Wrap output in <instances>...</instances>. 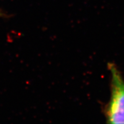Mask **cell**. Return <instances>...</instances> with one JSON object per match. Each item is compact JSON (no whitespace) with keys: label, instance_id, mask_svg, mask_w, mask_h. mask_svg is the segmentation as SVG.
Here are the masks:
<instances>
[{"label":"cell","instance_id":"cell-1","mask_svg":"<svg viewBox=\"0 0 124 124\" xmlns=\"http://www.w3.org/2000/svg\"><path fill=\"white\" fill-rule=\"evenodd\" d=\"M110 98L105 105L104 114L108 124H124V79L115 64L109 63Z\"/></svg>","mask_w":124,"mask_h":124}]
</instances>
